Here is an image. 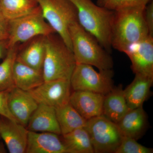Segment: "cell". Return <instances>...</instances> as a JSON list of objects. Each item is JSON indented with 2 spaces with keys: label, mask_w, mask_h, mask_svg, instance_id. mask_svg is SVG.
<instances>
[{
  "label": "cell",
  "mask_w": 153,
  "mask_h": 153,
  "mask_svg": "<svg viewBox=\"0 0 153 153\" xmlns=\"http://www.w3.org/2000/svg\"><path fill=\"white\" fill-rule=\"evenodd\" d=\"M8 91H0V116L17 122L9 110L8 105Z\"/></svg>",
  "instance_id": "cell-27"
},
{
  "label": "cell",
  "mask_w": 153,
  "mask_h": 153,
  "mask_svg": "<svg viewBox=\"0 0 153 153\" xmlns=\"http://www.w3.org/2000/svg\"><path fill=\"white\" fill-rule=\"evenodd\" d=\"M146 7L135 6L115 11L111 37L112 48L124 53L132 44L149 36L145 19Z\"/></svg>",
  "instance_id": "cell-1"
},
{
  "label": "cell",
  "mask_w": 153,
  "mask_h": 153,
  "mask_svg": "<svg viewBox=\"0 0 153 153\" xmlns=\"http://www.w3.org/2000/svg\"><path fill=\"white\" fill-rule=\"evenodd\" d=\"M8 105L17 122L26 127L38 104L29 91L15 87L8 91Z\"/></svg>",
  "instance_id": "cell-12"
},
{
  "label": "cell",
  "mask_w": 153,
  "mask_h": 153,
  "mask_svg": "<svg viewBox=\"0 0 153 153\" xmlns=\"http://www.w3.org/2000/svg\"><path fill=\"white\" fill-rule=\"evenodd\" d=\"M55 33L45 20L39 5L32 13L9 21L8 47H13L38 36Z\"/></svg>",
  "instance_id": "cell-6"
},
{
  "label": "cell",
  "mask_w": 153,
  "mask_h": 153,
  "mask_svg": "<svg viewBox=\"0 0 153 153\" xmlns=\"http://www.w3.org/2000/svg\"><path fill=\"white\" fill-rule=\"evenodd\" d=\"M71 50L76 63L95 66L99 71L112 69L110 53L103 48L94 36L82 27L78 21L69 29Z\"/></svg>",
  "instance_id": "cell-3"
},
{
  "label": "cell",
  "mask_w": 153,
  "mask_h": 153,
  "mask_svg": "<svg viewBox=\"0 0 153 153\" xmlns=\"http://www.w3.org/2000/svg\"><path fill=\"white\" fill-rule=\"evenodd\" d=\"M38 7L37 0H0V10L9 21L27 15Z\"/></svg>",
  "instance_id": "cell-23"
},
{
  "label": "cell",
  "mask_w": 153,
  "mask_h": 153,
  "mask_svg": "<svg viewBox=\"0 0 153 153\" xmlns=\"http://www.w3.org/2000/svg\"><path fill=\"white\" fill-rule=\"evenodd\" d=\"M152 0H97V4L114 11L130 7L146 6Z\"/></svg>",
  "instance_id": "cell-25"
},
{
  "label": "cell",
  "mask_w": 153,
  "mask_h": 153,
  "mask_svg": "<svg viewBox=\"0 0 153 153\" xmlns=\"http://www.w3.org/2000/svg\"><path fill=\"white\" fill-rule=\"evenodd\" d=\"M45 20L71 51L70 25L78 21L76 7L69 0H37Z\"/></svg>",
  "instance_id": "cell-5"
},
{
  "label": "cell",
  "mask_w": 153,
  "mask_h": 153,
  "mask_svg": "<svg viewBox=\"0 0 153 153\" xmlns=\"http://www.w3.org/2000/svg\"><path fill=\"white\" fill-rule=\"evenodd\" d=\"M68 153H94L89 134L84 127L62 135Z\"/></svg>",
  "instance_id": "cell-22"
},
{
  "label": "cell",
  "mask_w": 153,
  "mask_h": 153,
  "mask_svg": "<svg viewBox=\"0 0 153 153\" xmlns=\"http://www.w3.org/2000/svg\"><path fill=\"white\" fill-rule=\"evenodd\" d=\"M55 111L61 135L85 126L87 120L79 114L69 102L56 108Z\"/></svg>",
  "instance_id": "cell-21"
},
{
  "label": "cell",
  "mask_w": 153,
  "mask_h": 153,
  "mask_svg": "<svg viewBox=\"0 0 153 153\" xmlns=\"http://www.w3.org/2000/svg\"><path fill=\"white\" fill-rule=\"evenodd\" d=\"M8 49L7 40L0 41V59L4 57L7 52Z\"/></svg>",
  "instance_id": "cell-30"
},
{
  "label": "cell",
  "mask_w": 153,
  "mask_h": 153,
  "mask_svg": "<svg viewBox=\"0 0 153 153\" xmlns=\"http://www.w3.org/2000/svg\"><path fill=\"white\" fill-rule=\"evenodd\" d=\"M5 149L4 148V146L1 144L0 143V153H6Z\"/></svg>",
  "instance_id": "cell-31"
},
{
  "label": "cell",
  "mask_w": 153,
  "mask_h": 153,
  "mask_svg": "<svg viewBox=\"0 0 153 153\" xmlns=\"http://www.w3.org/2000/svg\"><path fill=\"white\" fill-rule=\"evenodd\" d=\"M148 118L143 106L130 109L117 124L123 136L137 140L145 133L147 127Z\"/></svg>",
  "instance_id": "cell-18"
},
{
  "label": "cell",
  "mask_w": 153,
  "mask_h": 153,
  "mask_svg": "<svg viewBox=\"0 0 153 153\" xmlns=\"http://www.w3.org/2000/svg\"><path fill=\"white\" fill-rule=\"evenodd\" d=\"M69 1L76 7L79 25L111 54L114 11L98 6L92 0Z\"/></svg>",
  "instance_id": "cell-2"
},
{
  "label": "cell",
  "mask_w": 153,
  "mask_h": 153,
  "mask_svg": "<svg viewBox=\"0 0 153 153\" xmlns=\"http://www.w3.org/2000/svg\"><path fill=\"white\" fill-rule=\"evenodd\" d=\"M9 21L0 10V41H7L9 37Z\"/></svg>",
  "instance_id": "cell-29"
},
{
  "label": "cell",
  "mask_w": 153,
  "mask_h": 153,
  "mask_svg": "<svg viewBox=\"0 0 153 153\" xmlns=\"http://www.w3.org/2000/svg\"><path fill=\"white\" fill-rule=\"evenodd\" d=\"M59 135L29 131L26 153H68Z\"/></svg>",
  "instance_id": "cell-15"
},
{
  "label": "cell",
  "mask_w": 153,
  "mask_h": 153,
  "mask_svg": "<svg viewBox=\"0 0 153 153\" xmlns=\"http://www.w3.org/2000/svg\"><path fill=\"white\" fill-rule=\"evenodd\" d=\"M71 88L70 80L57 79L44 81L29 92L38 104L56 108L69 102Z\"/></svg>",
  "instance_id": "cell-9"
},
{
  "label": "cell",
  "mask_w": 153,
  "mask_h": 153,
  "mask_svg": "<svg viewBox=\"0 0 153 153\" xmlns=\"http://www.w3.org/2000/svg\"><path fill=\"white\" fill-rule=\"evenodd\" d=\"M19 45L9 48L4 60L0 63V91H8L15 87L13 66Z\"/></svg>",
  "instance_id": "cell-24"
},
{
  "label": "cell",
  "mask_w": 153,
  "mask_h": 153,
  "mask_svg": "<svg viewBox=\"0 0 153 153\" xmlns=\"http://www.w3.org/2000/svg\"><path fill=\"white\" fill-rule=\"evenodd\" d=\"M26 128L29 131L52 132L61 135L55 108L44 104H38Z\"/></svg>",
  "instance_id": "cell-16"
},
{
  "label": "cell",
  "mask_w": 153,
  "mask_h": 153,
  "mask_svg": "<svg viewBox=\"0 0 153 153\" xmlns=\"http://www.w3.org/2000/svg\"><path fill=\"white\" fill-rule=\"evenodd\" d=\"M153 77L141 74H135L132 82L124 91L127 104L129 109L143 106L150 94Z\"/></svg>",
  "instance_id": "cell-17"
},
{
  "label": "cell",
  "mask_w": 153,
  "mask_h": 153,
  "mask_svg": "<svg viewBox=\"0 0 153 153\" xmlns=\"http://www.w3.org/2000/svg\"><path fill=\"white\" fill-rule=\"evenodd\" d=\"M105 95L84 91H73L69 103L86 120L102 115Z\"/></svg>",
  "instance_id": "cell-13"
},
{
  "label": "cell",
  "mask_w": 153,
  "mask_h": 153,
  "mask_svg": "<svg viewBox=\"0 0 153 153\" xmlns=\"http://www.w3.org/2000/svg\"><path fill=\"white\" fill-rule=\"evenodd\" d=\"M129 110L121 84L105 95L102 115L114 123H117Z\"/></svg>",
  "instance_id": "cell-19"
},
{
  "label": "cell",
  "mask_w": 153,
  "mask_h": 153,
  "mask_svg": "<svg viewBox=\"0 0 153 153\" xmlns=\"http://www.w3.org/2000/svg\"><path fill=\"white\" fill-rule=\"evenodd\" d=\"M28 133L25 126L0 116V137L9 153H26Z\"/></svg>",
  "instance_id": "cell-11"
},
{
  "label": "cell",
  "mask_w": 153,
  "mask_h": 153,
  "mask_svg": "<svg viewBox=\"0 0 153 153\" xmlns=\"http://www.w3.org/2000/svg\"><path fill=\"white\" fill-rule=\"evenodd\" d=\"M46 36H37L23 43L22 46L19 45L16 60L42 72L46 52Z\"/></svg>",
  "instance_id": "cell-14"
},
{
  "label": "cell",
  "mask_w": 153,
  "mask_h": 153,
  "mask_svg": "<svg viewBox=\"0 0 153 153\" xmlns=\"http://www.w3.org/2000/svg\"><path fill=\"white\" fill-rule=\"evenodd\" d=\"M131 137L123 136L115 153H152L153 149L139 143Z\"/></svg>",
  "instance_id": "cell-26"
},
{
  "label": "cell",
  "mask_w": 153,
  "mask_h": 153,
  "mask_svg": "<svg viewBox=\"0 0 153 153\" xmlns=\"http://www.w3.org/2000/svg\"><path fill=\"white\" fill-rule=\"evenodd\" d=\"M15 87L29 91L44 82L43 73L16 60L13 66Z\"/></svg>",
  "instance_id": "cell-20"
},
{
  "label": "cell",
  "mask_w": 153,
  "mask_h": 153,
  "mask_svg": "<svg viewBox=\"0 0 153 153\" xmlns=\"http://www.w3.org/2000/svg\"><path fill=\"white\" fill-rule=\"evenodd\" d=\"M84 128L89 134L94 153H115L123 136L117 124L102 115L88 120Z\"/></svg>",
  "instance_id": "cell-7"
},
{
  "label": "cell",
  "mask_w": 153,
  "mask_h": 153,
  "mask_svg": "<svg viewBox=\"0 0 153 153\" xmlns=\"http://www.w3.org/2000/svg\"><path fill=\"white\" fill-rule=\"evenodd\" d=\"M131 61V68L135 74L153 77V37L132 44L124 52Z\"/></svg>",
  "instance_id": "cell-10"
},
{
  "label": "cell",
  "mask_w": 153,
  "mask_h": 153,
  "mask_svg": "<svg viewBox=\"0 0 153 153\" xmlns=\"http://www.w3.org/2000/svg\"><path fill=\"white\" fill-rule=\"evenodd\" d=\"M145 19L149 31V36L153 37V2L151 1L146 6Z\"/></svg>",
  "instance_id": "cell-28"
},
{
  "label": "cell",
  "mask_w": 153,
  "mask_h": 153,
  "mask_svg": "<svg viewBox=\"0 0 153 153\" xmlns=\"http://www.w3.org/2000/svg\"><path fill=\"white\" fill-rule=\"evenodd\" d=\"M112 69L97 71L91 65L76 63L70 82L73 91H84L106 95L114 87Z\"/></svg>",
  "instance_id": "cell-8"
},
{
  "label": "cell",
  "mask_w": 153,
  "mask_h": 153,
  "mask_svg": "<svg viewBox=\"0 0 153 153\" xmlns=\"http://www.w3.org/2000/svg\"><path fill=\"white\" fill-rule=\"evenodd\" d=\"M76 65L73 52L58 34L46 36V52L42 73L44 81L70 80Z\"/></svg>",
  "instance_id": "cell-4"
}]
</instances>
